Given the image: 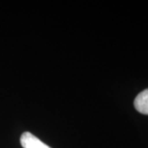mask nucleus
<instances>
[{
  "label": "nucleus",
  "instance_id": "obj_2",
  "mask_svg": "<svg viewBox=\"0 0 148 148\" xmlns=\"http://www.w3.org/2000/svg\"><path fill=\"white\" fill-rule=\"evenodd\" d=\"M134 107L139 113L148 115V88L137 95L134 100Z\"/></svg>",
  "mask_w": 148,
  "mask_h": 148
},
{
  "label": "nucleus",
  "instance_id": "obj_1",
  "mask_svg": "<svg viewBox=\"0 0 148 148\" xmlns=\"http://www.w3.org/2000/svg\"><path fill=\"white\" fill-rule=\"evenodd\" d=\"M20 141L23 148H51L29 132H23Z\"/></svg>",
  "mask_w": 148,
  "mask_h": 148
}]
</instances>
